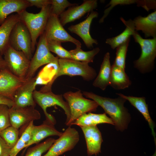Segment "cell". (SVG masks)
<instances>
[{"mask_svg":"<svg viewBox=\"0 0 156 156\" xmlns=\"http://www.w3.org/2000/svg\"><path fill=\"white\" fill-rule=\"evenodd\" d=\"M82 94L86 97L95 101L104 109L114 122L117 130L122 131L127 129L131 117L124 106L125 99L120 96L115 99L103 97L92 92L83 91Z\"/></svg>","mask_w":156,"mask_h":156,"instance_id":"obj_1","label":"cell"},{"mask_svg":"<svg viewBox=\"0 0 156 156\" xmlns=\"http://www.w3.org/2000/svg\"><path fill=\"white\" fill-rule=\"evenodd\" d=\"M58 63L55 74L51 80L40 89V91L46 92L51 91L53 83L57 78L62 75L81 76L84 80L87 81L92 80L96 76L95 70L87 62L73 59L59 58Z\"/></svg>","mask_w":156,"mask_h":156,"instance_id":"obj_2","label":"cell"},{"mask_svg":"<svg viewBox=\"0 0 156 156\" xmlns=\"http://www.w3.org/2000/svg\"><path fill=\"white\" fill-rule=\"evenodd\" d=\"M50 5L42 8L37 13L29 12L25 10L18 14L20 21L25 25L30 33L33 53L35 49L38 38L44 31L50 15Z\"/></svg>","mask_w":156,"mask_h":156,"instance_id":"obj_3","label":"cell"},{"mask_svg":"<svg viewBox=\"0 0 156 156\" xmlns=\"http://www.w3.org/2000/svg\"><path fill=\"white\" fill-rule=\"evenodd\" d=\"M63 96L70 110V118L66 125L68 126H71L74 121L83 114L95 112L99 106L94 101L84 98L80 90L74 92L68 91Z\"/></svg>","mask_w":156,"mask_h":156,"instance_id":"obj_4","label":"cell"},{"mask_svg":"<svg viewBox=\"0 0 156 156\" xmlns=\"http://www.w3.org/2000/svg\"><path fill=\"white\" fill-rule=\"evenodd\" d=\"M33 96L35 103L43 110L46 120L54 125L56 124V121L55 118L47 112V109L48 107L57 105L62 108L65 112L66 117L65 125L68 122L70 118V110L68 103L63 99V95L55 94L51 91L42 92L35 90Z\"/></svg>","mask_w":156,"mask_h":156,"instance_id":"obj_5","label":"cell"},{"mask_svg":"<svg viewBox=\"0 0 156 156\" xmlns=\"http://www.w3.org/2000/svg\"><path fill=\"white\" fill-rule=\"evenodd\" d=\"M132 36L141 50L140 57L134 62V66L142 73L148 72L152 68L156 57V38H143L135 31Z\"/></svg>","mask_w":156,"mask_h":156,"instance_id":"obj_6","label":"cell"},{"mask_svg":"<svg viewBox=\"0 0 156 156\" xmlns=\"http://www.w3.org/2000/svg\"><path fill=\"white\" fill-rule=\"evenodd\" d=\"M37 45L36 51L30 60L26 79L34 77L36 71L42 66L58 62L59 58L55 57L49 49L44 31L40 36Z\"/></svg>","mask_w":156,"mask_h":156,"instance_id":"obj_7","label":"cell"},{"mask_svg":"<svg viewBox=\"0 0 156 156\" xmlns=\"http://www.w3.org/2000/svg\"><path fill=\"white\" fill-rule=\"evenodd\" d=\"M3 55L6 68L15 76L25 79L30 60L25 54L9 45Z\"/></svg>","mask_w":156,"mask_h":156,"instance_id":"obj_8","label":"cell"},{"mask_svg":"<svg viewBox=\"0 0 156 156\" xmlns=\"http://www.w3.org/2000/svg\"><path fill=\"white\" fill-rule=\"evenodd\" d=\"M9 45L15 50L23 52L31 60L32 57L31 40L27 27L20 21L16 23L11 32Z\"/></svg>","mask_w":156,"mask_h":156,"instance_id":"obj_9","label":"cell"},{"mask_svg":"<svg viewBox=\"0 0 156 156\" xmlns=\"http://www.w3.org/2000/svg\"><path fill=\"white\" fill-rule=\"evenodd\" d=\"M79 140L78 131L75 129L68 126L59 138L55 140L47 153L43 156L62 155L74 148Z\"/></svg>","mask_w":156,"mask_h":156,"instance_id":"obj_10","label":"cell"},{"mask_svg":"<svg viewBox=\"0 0 156 156\" xmlns=\"http://www.w3.org/2000/svg\"><path fill=\"white\" fill-rule=\"evenodd\" d=\"M44 32L47 41L53 40L60 43L71 42L77 47H81V43L69 34L62 25L59 17L50 14Z\"/></svg>","mask_w":156,"mask_h":156,"instance_id":"obj_11","label":"cell"},{"mask_svg":"<svg viewBox=\"0 0 156 156\" xmlns=\"http://www.w3.org/2000/svg\"><path fill=\"white\" fill-rule=\"evenodd\" d=\"M33 106L20 107L14 106L9 109V118L11 126L19 129L26 127L31 121L40 119L41 115Z\"/></svg>","mask_w":156,"mask_h":156,"instance_id":"obj_12","label":"cell"},{"mask_svg":"<svg viewBox=\"0 0 156 156\" xmlns=\"http://www.w3.org/2000/svg\"><path fill=\"white\" fill-rule=\"evenodd\" d=\"M36 85V78L33 77L26 79L17 89L14 98V106L20 107H35L36 103L33 94Z\"/></svg>","mask_w":156,"mask_h":156,"instance_id":"obj_13","label":"cell"},{"mask_svg":"<svg viewBox=\"0 0 156 156\" xmlns=\"http://www.w3.org/2000/svg\"><path fill=\"white\" fill-rule=\"evenodd\" d=\"M26 80L15 76L6 68L1 70L0 94L13 101L16 92Z\"/></svg>","mask_w":156,"mask_h":156,"instance_id":"obj_14","label":"cell"},{"mask_svg":"<svg viewBox=\"0 0 156 156\" xmlns=\"http://www.w3.org/2000/svg\"><path fill=\"white\" fill-rule=\"evenodd\" d=\"M97 6L96 0H84L79 5L70 7L60 16L59 19L63 26L66 24L79 19L87 13L91 12Z\"/></svg>","mask_w":156,"mask_h":156,"instance_id":"obj_15","label":"cell"},{"mask_svg":"<svg viewBox=\"0 0 156 156\" xmlns=\"http://www.w3.org/2000/svg\"><path fill=\"white\" fill-rule=\"evenodd\" d=\"M98 16V12L93 11L90 12L85 20L77 24L71 25L68 28V30L70 32L79 36L86 46L90 49L93 48L94 44H98L97 40L92 38L90 33V27L92 21Z\"/></svg>","mask_w":156,"mask_h":156,"instance_id":"obj_16","label":"cell"},{"mask_svg":"<svg viewBox=\"0 0 156 156\" xmlns=\"http://www.w3.org/2000/svg\"><path fill=\"white\" fill-rule=\"evenodd\" d=\"M86 140L87 154L88 156L97 155L101 152V147L103 141L101 133L97 126L80 127Z\"/></svg>","mask_w":156,"mask_h":156,"instance_id":"obj_17","label":"cell"},{"mask_svg":"<svg viewBox=\"0 0 156 156\" xmlns=\"http://www.w3.org/2000/svg\"><path fill=\"white\" fill-rule=\"evenodd\" d=\"M62 133V132L59 131L55 128L54 125L45 120L40 125H34L31 139L25 148L32 144L38 143L47 137L53 136L59 137Z\"/></svg>","mask_w":156,"mask_h":156,"instance_id":"obj_18","label":"cell"},{"mask_svg":"<svg viewBox=\"0 0 156 156\" xmlns=\"http://www.w3.org/2000/svg\"><path fill=\"white\" fill-rule=\"evenodd\" d=\"M133 21L135 31H142L145 38L150 36L156 38V10L146 17L139 16Z\"/></svg>","mask_w":156,"mask_h":156,"instance_id":"obj_19","label":"cell"},{"mask_svg":"<svg viewBox=\"0 0 156 156\" xmlns=\"http://www.w3.org/2000/svg\"><path fill=\"white\" fill-rule=\"evenodd\" d=\"M30 6L27 0H0V25L11 14H19Z\"/></svg>","mask_w":156,"mask_h":156,"instance_id":"obj_20","label":"cell"},{"mask_svg":"<svg viewBox=\"0 0 156 156\" xmlns=\"http://www.w3.org/2000/svg\"><path fill=\"white\" fill-rule=\"evenodd\" d=\"M20 19L17 14L9 16L0 25V54H3L9 45V40L12 30Z\"/></svg>","mask_w":156,"mask_h":156,"instance_id":"obj_21","label":"cell"},{"mask_svg":"<svg viewBox=\"0 0 156 156\" xmlns=\"http://www.w3.org/2000/svg\"><path fill=\"white\" fill-rule=\"evenodd\" d=\"M116 94L126 100H128L132 105L135 107L142 115L145 120L147 121L151 130L152 133L154 138L156 144L155 134L154 131L155 125L150 116L148 110V105L146 103L145 97L127 96L120 93H116Z\"/></svg>","mask_w":156,"mask_h":156,"instance_id":"obj_22","label":"cell"},{"mask_svg":"<svg viewBox=\"0 0 156 156\" xmlns=\"http://www.w3.org/2000/svg\"><path fill=\"white\" fill-rule=\"evenodd\" d=\"M110 58L109 53H106L104 55L99 74L92 84L94 87L102 90H104L109 85L112 66Z\"/></svg>","mask_w":156,"mask_h":156,"instance_id":"obj_23","label":"cell"},{"mask_svg":"<svg viewBox=\"0 0 156 156\" xmlns=\"http://www.w3.org/2000/svg\"><path fill=\"white\" fill-rule=\"evenodd\" d=\"M108 123L114 125L112 120L105 113L96 114L88 113L83 114L72 124L80 127L85 126H96L101 123Z\"/></svg>","mask_w":156,"mask_h":156,"instance_id":"obj_24","label":"cell"},{"mask_svg":"<svg viewBox=\"0 0 156 156\" xmlns=\"http://www.w3.org/2000/svg\"><path fill=\"white\" fill-rule=\"evenodd\" d=\"M131 83L125 70L113 64L111 66L109 85L115 90H121L128 88Z\"/></svg>","mask_w":156,"mask_h":156,"instance_id":"obj_25","label":"cell"},{"mask_svg":"<svg viewBox=\"0 0 156 156\" xmlns=\"http://www.w3.org/2000/svg\"><path fill=\"white\" fill-rule=\"evenodd\" d=\"M120 19L126 26L125 29L118 36L107 38L105 41L106 43L109 45L112 49L116 48L130 38L135 31L133 20L126 21L123 18H120Z\"/></svg>","mask_w":156,"mask_h":156,"instance_id":"obj_26","label":"cell"},{"mask_svg":"<svg viewBox=\"0 0 156 156\" xmlns=\"http://www.w3.org/2000/svg\"><path fill=\"white\" fill-rule=\"evenodd\" d=\"M100 51L99 48L96 47L90 51H84L81 49V47H76L75 49L69 51L73 60L89 63L93 62L95 56Z\"/></svg>","mask_w":156,"mask_h":156,"instance_id":"obj_27","label":"cell"},{"mask_svg":"<svg viewBox=\"0 0 156 156\" xmlns=\"http://www.w3.org/2000/svg\"><path fill=\"white\" fill-rule=\"evenodd\" d=\"M18 129L10 126L0 132V136L12 149L19 139Z\"/></svg>","mask_w":156,"mask_h":156,"instance_id":"obj_28","label":"cell"},{"mask_svg":"<svg viewBox=\"0 0 156 156\" xmlns=\"http://www.w3.org/2000/svg\"><path fill=\"white\" fill-rule=\"evenodd\" d=\"M55 139L50 138L45 141L29 148L25 156H41L44 153L48 151Z\"/></svg>","mask_w":156,"mask_h":156,"instance_id":"obj_29","label":"cell"},{"mask_svg":"<svg viewBox=\"0 0 156 156\" xmlns=\"http://www.w3.org/2000/svg\"><path fill=\"white\" fill-rule=\"evenodd\" d=\"M130 38L116 48V56L113 64L123 70L125 68V60Z\"/></svg>","mask_w":156,"mask_h":156,"instance_id":"obj_30","label":"cell"},{"mask_svg":"<svg viewBox=\"0 0 156 156\" xmlns=\"http://www.w3.org/2000/svg\"><path fill=\"white\" fill-rule=\"evenodd\" d=\"M77 5L72 3L67 0H51L50 5V14L59 17L65 9Z\"/></svg>","mask_w":156,"mask_h":156,"instance_id":"obj_31","label":"cell"},{"mask_svg":"<svg viewBox=\"0 0 156 156\" xmlns=\"http://www.w3.org/2000/svg\"><path fill=\"white\" fill-rule=\"evenodd\" d=\"M47 42L49 51L56 54L59 58L73 60L69 51L63 47L61 43L53 40L47 41Z\"/></svg>","mask_w":156,"mask_h":156,"instance_id":"obj_32","label":"cell"},{"mask_svg":"<svg viewBox=\"0 0 156 156\" xmlns=\"http://www.w3.org/2000/svg\"><path fill=\"white\" fill-rule=\"evenodd\" d=\"M137 0H111L107 4L106 7H109L106 9L104 12V14L99 21L100 23H103L104 19L108 15L111 10L118 5H128L136 3Z\"/></svg>","mask_w":156,"mask_h":156,"instance_id":"obj_33","label":"cell"},{"mask_svg":"<svg viewBox=\"0 0 156 156\" xmlns=\"http://www.w3.org/2000/svg\"><path fill=\"white\" fill-rule=\"evenodd\" d=\"M9 109L8 106L0 104V132L11 126Z\"/></svg>","mask_w":156,"mask_h":156,"instance_id":"obj_34","label":"cell"},{"mask_svg":"<svg viewBox=\"0 0 156 156\" xmlns=\"http://www.w3.org/2000/svg\"><path fill=\"white\" fill-rule=\"evenodd\" d=\"M34 126V121L30 122L22 132L20 138L26 144V146L31 139Z\"/></svg>","mask_w":156,"mask_h":156,"instance_id":"obj_35","label":"cell"},{"mask_svg":"<svg viewBox=\"0 0 156 156\" xmlns=\"http://www.w3.org/2000/svg\"><path fill=\"white\" fill-rule=\"evenodd\" d=\"M136 3L147 11L151 9H155L156 1L154 0H137Z\"/></svg>","mask_w":156,"mask_h":156,"instance_id":"obj_36","label":"cell"},{"mask_svg":"<svg viewBox=\"0 0 156 156\" xmlns=\"http://www.w3.org/2000/svg\"><path fill=\"white\" fill-rule=\"evenodd\" d=\"M11 149L0 136V156H10Z\"/></svg>","mask_w":156,"mask_h":156,"instance_id":"obj_37","label":"cell"},{"mask_svg":"<svg viewBox=\"0 0 156 156\" xmlns=\"http://www.w3.org/2000/svg\"><path fill=\"white\" fill-rule=\"evenodd\" d=\"M26 145V144L19 138L16 144L11 149L10 156H16L21 150L25 148Z\"/></svg>","mask_w":156,"mask_h":156,"instance_id":"obj_38","label":"cell"},{"mask_svg":"<svg viewBox=\"0 0 156 156\" xmlns=\"http://www.w3.org/2000/svg\"><path fill=\"white\" fill-rule=\"evenodd\" d=\"M30 6H35L38 8H42L51 4V0H27Z\"/></svg>","mask_w":156,"mask_h":156,"instance_id":"obj_39","label":"cell"},{"mask_svg":"<svg viewBox=\"0 0 156 156\" xmlns=\"http://www.w3.org/2000/svg\"><path fill=\"white\" fill-rule=\"evenodd\" d=\"M0 104L6 105L8 106L9 108L14 105V103L12 100L0 94Z\"/></svg>","mask_w":156,"mask_h":156,"instance_id":"obj_40","label":"cell"},{"mask_svg":"<svg viewBox=\"0 0 156 156\" xmlns=\"http://www.w3.org/2000/svg\"><path fill=\"white\" fill-rule=\"evenodd\" d=\"M6 68V64L3 58L0 55V70Z\"/></svg>","mask_w":156,"mask_h":156,"instance_id":"obj_41","label":"cell"}]
</instances>
